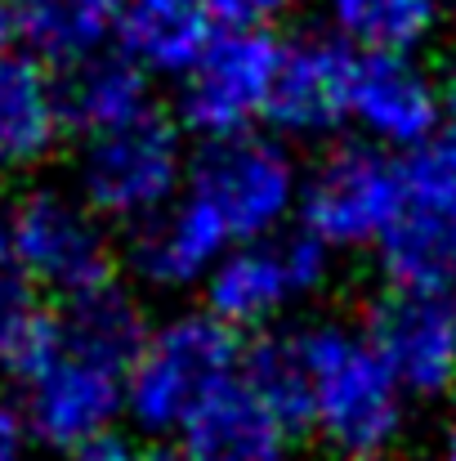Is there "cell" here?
<instances>
[{"instance_id":"cell-8","label":"cell","mask_w":456,"mask_h":461,"mask_svg":"<svg viewBox=\"0 0 456 461\" xmlns=\"http://www.w3.org/2000/svg\"><path fill=\"white\" fill-rule=\"evenodd\" d=\"M367 349L385 372L421 394L456 385V318L443 296L389 287L367 305Z\"/></svg>"},{"instance_id":"cell-30","label":"cell","mask_w":456,"mask_h":461,"mask_svg":"<svg viewBox=\"0 0 456 461\" xmlns=\"http://www.w3.org/2000/svg\"><path fill=\"white\" fill-rule=\"evenodd\" d=\"M448 461H456V435H452V453H448Z\"/></svg>"},{"instance_id":"cell-11","label":"cell","mask_w":456,"mask_h":461,"mask_svg":"<svg viewBox=\"0 0 456 461\" xmlns=\"http://www.w3.org/2000/svg\"><path fill=\"white\" fill-rule=\"evenodd\" d=\"M54 108H58L63 131H85L90 140L121 131L152 108L144 68L126 50L117 54L94 50L63 68V77L54 81Z\"/></svg>"},{"instance_id":"cell-20","label":"cell","mask_w":456,"mask_h":461,"mask_svg":"<svg viewBox=\"0 0 456 461\" xmlns=\"http://www.w3.org/2000/svg\"><path fill=\"white\" fill-rule=\"evenodd\" d=\"M242 381L278 417L287 439L313 430V372L304 358V336H260L242 349Z\"/></svg>"},{"instance_id":"cell-7","label":"cell","mask_w":456,"mask_h":461,"mask_svg":"<svg viewBox=\"0 0 456 461\" xmlns=\"http://www.w3.org/2000/svg\"><path fill=\"white\" fill-rule=\"evenodd\" d=\"M179 170V140L165 113L148 108L121 131L94 135L85 149V197L103 215H144L165 202Z\"/></svg>"},{"instance_id":"cell-27","label":"cell","mask_w":456,"mask_h":461,"mask_svg":"<svg viewBox=\"0 0 456 461\" xmlns=\"http://www.w3.org/2000/svg\"><path fill=\"white\" fill-rule=\"evenodd\" d=\"M139 461H188V457H179V453H148V457H139Z\"/></svg>"},{"instance_id":"cell-23","label":"cell","mask_w":456,"mask_h":461,"mask_svg":"<svg viewBox=\"0 0 456 461\" xmlns=\"http://www.w3.org/2000/svg\"><path fill=\"white\" fill-rule=\"evenodd\" d=\"M45 301L36 296V283L18 265L13 233H9V211H0V358L45 318Z\"/></svg>"},{"instance_id":"cell-22","label":"cell","mask_w":456,"mask_h":461,"mask_svg":"<svg viewBox=\"0 0 456 461\" xmlns=\"http://www.w3.org/2000/svg\"><path fill=\"white\" fill-rule=\"evenodd\" d=\"M335 18L362 54L403 59V50H412L430 32L434 0H335Z\"/></svg>"},{"instance_id":"cell-4","label":"cell","mask_w":456,"mask_h":461,"mask_svg":"<svg viewBox=\"0 0 456 461\" xmlns=\"http://www.w3.org/2000/svg\"><path fill=\"white\" fill-rule=\"evenodd\" d=\"M282 45L269 32H215L206 54L188 68L179 113L206 140L246 131L251 117L264 113Z\"/></svg>"},{"instance_id":"cell-13","label":"cell","mask_w":456,"mask_h":461,"mask_svg":"<svg viewBox=\"0 0 456 461\" xmlns=\"http://www.w3.org/2000/svg\"><path fill=\"white\" fill-rule=\"evenodd\" d=\"M380 265L398 292L443 296L456 287V202L403 197L380 238Z\"/></svg>"},{"instance_id":"cell-3","label":"cell","mask_w":456,"mask_h":461,"mask_svg":"<svg viewBox=\"0 0 456 461\" xmlns=\"http://www.w3.org/2000/svg\"><path fill=\"white\" fill-rule=\"evenodd\" d=\"M9 233L27 278L54 287L63 301L112 287V247L81 206L54 193H31L9 206Z\"/></svg>"},{"instance_id":"cell-5","label":"cell","mask_w":456,"mask_h":461,"mask_svg":"<svg viewBox=\"0 0 456 461\" xmlns=\"http://www.w3.org/2000/svg\"><path fill=\"white\" fill-rule=\"evenodd\" d=\"M192 197H201L233 238H255L278 224L291 197V161L251 131L206 140L192 157Z\"/></svg>"},{"instance_id":"cell-21","label":"cell","mask_w":456,"mask_h":461,"mask_svg":"<svg viewBox=\"0 0 456 461\" xmlns=\"http://www.w3.org/2000/svg\"><path fill=\"white\" fill-rule=\"evenodd\" d=\"M291 292H296V283H291L282 247H251V251L228 256L215 269L206 301H210V318L242 331V327L264 322Z\"/></svg>"},{"instance_id":"cell-24","label":"cell","mask_w":456,"mask_h":461,"mask_svg":"<svg viewBox=\"0 0 456 461\" xmlns=\"http://www.w3.org/2000/svg\"><path fill=\"white\" fill-rule=\"evenodd\" d=\"M201 5L210 23H219L224 32H260V23L287 9V0H201Z\"/></svg>"},{"instance_id":"cell-2","label":"cell","mask_w":456,"mask_h":461,"mask_svg":"<svg viewBox=\"0 0 456 461\" xmlns=\"http://www.w3.org/2000/svg\"><path fill=\"white\" fill-rule=\"evenodd\" d=\"M242 367V336L219 318H179L156 331L130 372V412L148 430H183L197 403Z\"/></svg>"},{"instance_id":"cell-25","label":"cell","mask_w":456,"mask_h":461,"mask_svg":"<svg viewBox=\"0 0 456 461\" xmlns=\"http://www.w3.org/2000/svg\"><path fill=\"white\" fill-rule=\"evenodd\" d=\"M0 461H22V421L0 408Z\"/></svg>"},{"instance_id":"cell-19","label":"cell","mask_w":456,"mask_h":461,"mask_svg":"<svg viewBox=\"0 0 456 461\" xmlns=\"http://www.w3.org/2000/svg\"><path fill=\"white\" fill-rule=\"evenodd\" d=\"M126 0H18V36L49 63L67 68L94 54L108 32H117Z\"/></svg>"},{"instance_id":"cell-14","label":"cell","mask_w":456,"mask_h":461,"mask_svg":"<svg viewBox=\"0 0 456 461\" xmlns=\"http://www.w3.org/2000/svg\"><path fill=\"white\" fill-rule=\"evenodd\" d=\"M349 113H358L376 135L398 140V144H416V149L439 126L434 90L398 54H358Z\"/></svg>"},{"instance_id":"cell-17","label":"cell","mask_w":456,"mask_h":461,"mask_svg":"<svg viewBox=\"0 0 456 461\" xmlns=\"http://www.w3.org/2000/svg\"><path fill=\"white\" fill-rule=\"evenodd\" d=\"M54 81L36 59L0 50V166H27L54 149L58 135Z\"/></svg>"},{"instance_id":"cell-16","label":"cell","mask_w":456,"mask_h":461,"mask_svg":"<svg viewBox=\"0 0 456 461\" xmlns=\"http://www.w3.org/2000/svg\"><path fill=\"white\" fill-rule=\"evenodd\" d=\"M117 36L139 68L188 72L215 41V23L201 0H126Z\"/></svg>"},{"instance_id":"cell-1","label":"cell","mask_w":456,"mask_h":461,"mask_svg":"<svg viewBox=\"0 0 456 461\" xmlns=\"http://www.w3.org/2000/svg\"><path fill=\"white\" fill-rule=\"evenodd\" d=\"M304 358L313 372V426L344 457H376L398 430V381L385 363L344 331H308Z\"/></svg>"},{"instance_id":"cell-26","label":"cell","mask_w":456,"mask_h":461,"mask_svg":"<svg viewBox=\"0 0 456 461\" xmlns=\"http://www.w3.org/2000/svg\"><path fill=\"white\" fill-rule=\"evenodd\" d=\"M13 32H18V23H13V9L0 0V50L9 45V36H13Z\"/></svg>"},{"instance_id":"cell-15","label":"cell","mask_w":456,"mask_h":461,"mask_svg":"<svg viewBox=\"0 0 456 461\" xmlns=\"http://www.w3.org/2000/svg\"><path fill=\"white\" fill-rule=\"evenodd\" d=\"M58 336H63V354L76 363H90L99 372L126 376L135 372L139 354L148 349V327L144 313L135 309V301L112 283L103 292L63 301L58 309Z\"/></svg>"},{"instance_id":"cell-6","label":"cell","mask_w":456,"mask_h":461,"mask_svg":"<svg viewBox=\"0 0 456 461\" xmlns=\"http://www.w3.org/2000/svg\"><path fill=\"white\" fill-rule=\"evenodd\" d=\"M403 206L398 161L376 149L344 144L322 161L304 193V229L317 242H367L385 238Z\"/></svg>"},{"instance_id":"cell-29","label":"cell","mask_w":456,"mask_h":461,"mask_svg":"<svg viewBox=\"0 0 456 461\" xmlns=\"http://www.w3.org/2000/svg\"><path fill=\"white\" fill-rule=\"evenodd\" d=\"M448 95H452V108H456V77H452V90H448Z\"/></svg>"},{"instance_id":"cell-18","label":"cell","mask_w":456,"mask_h":461,"mask_svg":"<svg viewBox=\"0 0 456 461\" xmlns=\"http://www.w3.org/2000/svg\"><path fill=\"white\" fill-rule=\"evenodd\" d=\"M224 238H228L224 220L201 197H188L170 215H156L139 229L135 265L152 283H188L215 260Z\"/></svg>"},{"instance_id":"cell-10","label":"cell","mask_w":456,"mask_h":461,"mask_svg":"<svg viewBox=\"0 0 456 461\" xmlns=\"http://www.w3.org/2000/svg\"><path fill=\"white\" fill-rule=\"evenodd\" d=\"M117 408H121V376L76 363L67 354H58L54 367L27 385V426L36 430V439L54 448H81L108 435Z\"/></svg>"},{"instance_id":"cell-9","label":"cell","mask_w":456,"mask_h":461,"mask_svg":"<svg viewBox=\"0 0 456 461\" xmlns=\"http://www.w3.org/2000/svg\"><path fill=\"white\" fill-rule=\"evenodd\" d=\"M353 68L358 54L340 41L308 36L296 45H282L264 117L278 131H331L349 113Z\"/></svg>"},{"instance_id":"cell-12","label":"cell","mask_w":456,"mask_h":461,"mask_svg":"<svg viewBox=\"0 0 456 461\" xmlns=\"http://www.w3.org/2000/svg\"><path fill=\"white\" fill-rule=\"evenodd\" d=\"M287 430L242 376L210 390L183 421L188 461H282Z\"/></svg>"},{"instance_id":"cell-28","label":"cell","mask_w":456,"mask_h":461,"mask_svg":"<svg viewBox=\"0 0 456 461\" xmlns=\"http://www.w3.org/2000/svg\"><path fill=\"white\" fill-rule=\"evenodd\" d=\"M448 309H452V318H456V287H452V296H448Z\"/></svg>"}]
</instances>
